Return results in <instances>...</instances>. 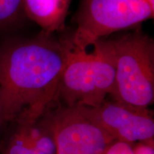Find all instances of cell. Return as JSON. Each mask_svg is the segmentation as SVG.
Masks as SVG:
<instances>
[{"instance_id": "6da1fadb", "label": "cell", "mask_w": 154, "mask_h": 154, "mask_svg": "<svg viewBox=\"0 0 154 154\" xmlns=\"http://www.w3.org/2000/svg\"><path fill=\"white\" fill-rule=\"evenodd\" d=\"M71 38L42 32L0 44V115L5 123L35 122L57 102Z\"/></svg>"}, {"instance_id": "7a4b0ae2", "label": "cell", "mask_w": 154, "mask_h": 154, "mask_svg": "<svg viewBox=\"0 0 154 154\" xmlns=\"http://www.w3.org/2000/svg\"><path fill=\"white\" fill-rule=\"evenodd\" d=\"M87 52L72 47L61 74L57 101L69 106L96 107L113 94L115 66L109 40L100 39Z\"/></svg>"}, {"instance_id": "3957f363", "label": "cell", "mask_w": 154, "mask_h": 154, "mask_svg": "<svg viewBox=\"0 0 154 154\" xmlns=\"http://www.w3.org/2000/svg\"><path fill=\"white\" fill-rule=\"evenodd\" d=\"M115 66L113 99L147 109L154 101V42L137 31L109 40Z\"/></svg>"}, {"instance_id": "277c9868", "label": "cell", "mask_w": 154, "mask_h": 154, "mask_svg": "<svg viewBox=\"0 0 154 154\" xmlns=\"http://www.w3.org/2000/svg\"><path fill=\"white\" fill-rule=\"evenodd\" d=\"M154 9L144 0H82L76 15L73 47L86 50L109 34L153 19Z\"/></svg>"}, {"instance_id": "5b68a950", "label": "cell", "mask_w": 154, "mask_h": 154, "mask_svg": "<svg viewBox=\"0 0 154 154\" xmlns=\"http://www.w3.org/2000/svg\"><path fill=\"white\" fill-rule=\"evenodd\" d=\"M56 140V154H102L115 140L80 106L59 104L44 114Z\"/></svg>"}, {"instance_id": "8992f818", "label": "cell", "mask_w": 154, "mask_h": 154, "mask_svg": "<svg viewBox=\"0 0 154 154\" xmlns=\"http://www.w3.org/2000/svg\"><path fill=\"white\" fill-rule=\"evenodd\" d=\"M82 107L115 140L134 145L154 140V119L149 108L134 107L114 99L96 107Z\"/></svg>"}, {"instance_id": "52a82bcc", "label": "cell", "mask_w": 154, "mask_h": 154, "mask_svg": "<svg viewBox=\"0 0 154 154\" xmlns=\"http://www.w3.org/2000/svg\"><path fill=\"white\" fill-rule=\"evenodd\" d=\"M72 0H23L24 15L42 28L53 34L65 26Z\"/></svg>"}, {"instance_id": "ba28073f", "label": "cell", "mask_w": 154, "mask_h": 154, "mask_svg": "<svg viewBox=\"0 0 154 154\" xmlns=\"http://www.w3.org/2000/svg\"><path fill=\"white\" fill-rule=\"evenodd\" d=\"M34 154H56V140L51 124L43 116L35 122L20 124Z\"/></svg>"}, {"instance_id": "9c48e42d", "label": "cell", "mask_w": 154, "mask_h": 154, "mask_svg": "<svg viewBox=\"0 0 154 154\" xmlns=\"http://www.w3.org/2000/svg\"><path fill=\"white\" fill-rule=\"evenodd\" d=\"M24 15L23 0H0V31L13 28Z\"/></svg>"}, {"instance_id": "30bf717a", "label": "cell", "mask_w": 154, "mask_h": 154, "mask_svg": "<svg viewBox=\"0 0 154 154\" xmlns=\"http://www.w3.org/2000/svg\"><path fill=\"white\" fill-rule=\"evenodd\" d=\"M2 154H34L22 126L17 125L16 131L11 136Z\"/></svg>"}, {"instance_id": "8fae6325", "label": "cell", "mask_w": 154, "mask_h": 154, "mask_svg": "<svg viewBox=\"0 0 154 154\" xmlns=\"http://www.w3.org/2000/svg\"><path fill=\"white\" fill-rule=\"evenodd\" d=\"M134 146L125 142L113 140L102 154H135Z\"/></svg>"}, {"instance_id": "7c38bea8", "label": "cell", "mask_w": 154, "mask_h": 154, "mask_svg": "<svg viewBox=\"0 0 154 154\" xmlns=\"http://www.w3.org/2000/svg\"><path fill=\"white\" fill-rule=\"evenodd\" d=\"M134 148L135 154H154V140L136 143Z\"/></svg>"}, {"instance_id": "4fadbf2b", "label": "cell", "mask_w": 154, "mask_h": 154, "mask_svg": "<svg viewBox=\"0 0 154 154\" xmlns=\"http://www.w3.org/2000/svg\"><path fill=\"white\" fill-rule=\"evenodd\" d=\"M144 1L146 2L149 4L152 8L154 9V0H144Z\"/></svg>"}, {"instance_id": "5bb4252c", "label": "cell", "mask_w": 154, "mask_h": 154, "mask_svg": "<svg viewBox=\"0 0 154 154\" xmlns=\"http://www.w3.org/2000/svg\"><path fill=\"white\" fill-rule=\"evenodd\" d=\"M5 124V123L3 122L2 119V117H1V115H0V132H1V129H2V125Z\"/></svg>"}]
</instances>
